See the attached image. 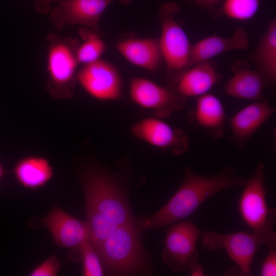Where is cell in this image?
Masks as SVG:
<instances>
[{
  "label": "cell",
  "mask_w": 276,
  "mask_h": 276,
  "mask_svg": "<svg viewBox=\"0 0 276 276\" xmlns=\"http://www.w3.org/2000/svg\"><path fill=\"white\" fill-rule=\"evenodd\" d=\"M79 179L89 237L95 247L118 226L134 222L126 189L118 177L101 168L90 167L81 172Z\"/></svg>",
  "instance_id": "cell-1"
},
{
  "label": "cell",
  "mask_w": 276,
  "mask_h": 276,
  "mask_svg": "<svg viewBox=\"0 0 276 276\" xmlns=\"http://www.w3.org/2000/svg\"><path fill=\"white\" fill-rule=\"evenodd\" d=\"M246 180L231 165L209 176L199 175L186 167L183 181L169 201L152 215L135 221V227L141 233L182 221L209 198L225 189L244 186Z\"/></svg>",
  "instance_id": "cell-2"
},
{
  "label": "cell",
  "mask_w": 276,
  "mask_h": 276,
  "mask_svg": "<svg viewBox=\"0 0 276 276\" xmlns=\"http://www.w3.org/2000/svg\"><path fill=\"white\" fill-rule=\"evenodd\" d=\"M135 221L118 226L97 249L105 274L113 275L150 273V258L139 237Z\"/></svg>",
  "instance_id": "cell-3"
},
{
  "label": "cell",
  "mask_w": 276,
  "mask_h": 276,
  "mask_svg": "<svg viewBox=\"0 0 276 276\" xmlns=\"http://www.w3.org/2000/svg\"><path fill=\"white\" fill-rule=\"evenodd\" d=\"M48 40L47 69L48 80L45 88L54 100L73 97L77 83L79 64L77 49L78 38L61 37L54 33L47 35Z\"/></svg>",
  "instance_id": "cell-4"
},
{
  "label": "cell",
  "mask_w": 276,
  "mask_h": 276,
  "mask_svg": "<svg viewBox=\"0 0 276 276\" xmlns=\"http://www.w3.org/2000/svg\"><path fill=\"white\" fill-rule=\"evenodd\" d=\"M179 11L177 3L166 2L159 6L157 13L161 25L158 41L166 66V80L171 89L189 68L192 47L185 31L175 19Z\"/></svg>",
  "instance_id": "cell-5"
},
{
  "label": "cell",
  "mask_w": 276,
  "mask_h": 276,
  "mask_svg": "<svg viewBox=\"0 0 276 276\" xmlns=\"http://www.w3.org/2000/svg\"><path fill=\"white\" fill-rule=\"evenodd\" d=\"M265 167L258 162L252 176L247 179L238 202L239 214L253 232L276 240L273 229L276 222V210L269 208L266 200Z\"/></svg>",
  "instance_id": "cell-6"
},
{
  "label": "cell",
  "mask_w": 276,
  "mask_h": 276,
  "mask_svg": "<svg viewBox=\"0 0 276 276\" xmlns=\"http://www.w3.org/2000/svg\"><path fill=\"white\" fill-rule=\"evenodd\" d=\"M201 237L202 245L208 250L216 252L224 249L244 275H251L254 257L261 245H276V240L253 232L219 234L208 230Z\"/></svg>",
  "instance_id": "cell-7"
},
{
  "label": "cell",
  "mask_w": 276,
  "mask_h": 276,
  "mask_svg": "<svg viewBox=\"0 0 276 276\" xmlns=\"http://www.w3.org/2000/svg\"><path fill=\"white\" fill-rule=\"evenodd\" d=\"M202 233L190 220H182L170 227L165 237L162 259L172 270L189 269L198 261L197 243Z\"/></svg>",
  "instance_id": "cell-8"
},
{
  "label": "cell",
  "mask_w": 276,
  "mask_h": 276,
  "mask_svg": "<svg viewBox=\"0 0 276 276\" xmlns=\"http://www.w3.org/2000/svg\"><path fill=\"white\" fill-rule=\"evenodd\" d=\"M76 80L86 94L97 100L112 101L122 97L123 82L119 71L101 58L83 65L78 70Z\"/></svg>",
  "instance_id": "cell-9"
},
{
  "label": "cell",
  "mask_w": 276,
  "mask_h": 276,
  "mask_svg": "<svg viewBox=\"0 0 276 276\" xmlns=\"http://www.w3.org/2000/svg\"><path fill=\"white\" fill-rule=\"evenodd\" d=\"M114 0H57L51 9L50 20L60 30L66 25H77L88 28L101 36L100 21Z\"/></svg>",
  "instance_id": "cell-10"
},
{
  "label": "cell",
  "mask_w": 276,
  "mask_h": 276,
  "mask_svg": "<svg viewBox=\"0 0 276 276\" xmlns=\"http://www.w3.org/2000/svg\"><path fill=\"white\" fill-rule=\"evenodd\" d=\"M132 101L141 108L152 110L157 117H170L182 109L187 98L168 87L142 77H133L129 84Z\"/></svg>",
  "instance_id": "cell-11"
},
{
  "label": "cell",
  "mask_w": 276,
  "mask_h": 276,
  "mask_svg": "<svg viewBox=\"0 0 276 276\" xmlns=\"http://www.w3.org/2000/svg\"><path fill=\"white\" fill-rule=\"evenodd\" d=\"M39 222L49 230L55 244L71 250V259L78 257L80 248L89 237L86 222L70 215L58 205L54 206Z\"/></svg>",
  "instance_id": "cell-12"
},
{
  "label": "cell",
  "mask_w": 276,
  "mask_h": 276,
  "mask_svg": "<svg viewBox=\"0 0 276 276\" xmlns=\"http://www.w3.org/2000/svg\"><path fill=\"white\" fill-rule=\"evenodd\" d=\"M131 132L139 140L176 155L185 153L190 147L189 137L183 131L173 128L158 117L142 119L132 126Z\"/></svg>",
  "instance_id": "cell-13"
},
{
  "label": "cell",
  "mask_w": 276,
  "mask_h": 276,
  "mask_svg": "<svg viewBox=\"0 0 276 276\" xmlns=\"http://www.w3.org/2000/svg\"><path fill=\"white\" fill-rule=\"evenodd\" d=\"M116 48L130 63L150 72H154L163 61L158 39L137 37L128 32L118 39Z\"/></svg>",
  "instance_id": "cell-14"
},
{
  "label": "cell",
  "mask_w": 276,
  "mask_h": 276,
  "mask_svg": "<svg viewBox=\"0 0 276 276\" xmlns=\"http://www.w3.org/2000/svg\"><path fill=\"white\" fill-rule=\"evenodd\" d=\"M275 112L266 100L256 101L241 109L230 119L231 139L241 150Z\"/></svg>",
  "instance_id": "cell-15"
},
{
  "label": "cell",
  "mask_w": 276,
  "mask_h": 276,
  "mask_svg": "<svg viewBox=\"0 0 276 276\" xmlns=\"http://www.w3.org/2000/svg\"><path fill=\"white\" fill-rule=\"evenodd\" d=\"M226 113L221 101L215 95L198 97L195 107L188 116V122L205 131L212 139H221L224 133Z\"/></svg>",
  "instance_id": "cell-16"
},
{
  "label": "cell",
  "mask_w": 276,
  "mask_h": 276,
  "mask_svg": "<svg viewBox=\"0 0 276 276\" xmlns=\"http://www.w3.org/2000/svg\"><path fill=\"white\" fill-rule=\"evenodd\" d=\"M249 44L248 34L242 27L237 28L232 35L228 37L216 34L209 36L192 45L189 68L198 62L210 60L220 54L247 49Z\"/></svg>",
  "instance_id": "cell-17"
},
{
  "label": "cell",
  "mask_w": 276,
  "mask_h": 276,
  "mask_svg": "<svg viewBox=\"0 0 276 276\" xmlns=\"http://www.w3.org/2000/svg\"><path fill=\"white\" fill-rule=\"evenodd\" d=\"M221 77L214 61L211 59L202 61L188 69L172 90L186 98L198 97L208 93Z\"/></svg>",
  "instance_id": "cell-18"
},
{
  "label": "cell",
  "mask_w": 276,
  "mask_h": 276,
  "mask_svg": "<svg viewBox=\"0 0 276 276\" xmlns=\"http://www.w3.org/2000/svg\"><path fill=\"white\" fill-rule=\"evenodd\" d=\"M231 70L234 75L224 86V90L228 96L255 101L266 100L263 95L264 81L257 70L251 68L248 61H237Z\"/></svg>",
  "instance_id": "cell-19"
},
{
  "label": "cell",
  "mask_w": 276,
  "mask_h": 276,
  "mask_svg": "<svg viewBox=\"0 0 276 276\" xmlns=\"http://www.w3.org/2000/svg\"><path fill=\"white\" fill-rule=\"evenodd\" d=\"M13 174L22 187L35 190L44 187L52 178L54 169L47 158L28 155L19 159L15 164Z\"/></svg>",
  "instance_id": "cell-20"
},
{
  "label": "cell",
  "mask_w": 276,
  "mask_h": 276,
  "mask_svg": "<svg viewBox=\"0 0 276 276\" xmlns=\"http://www.w3.org/2000/svg\"><path fill=\"white\" fill-rule=\"evenodd\" d=\"M262 76L265 86H273L276 81V19L268 24L258 46L250 56Z\"/></svg>",
  "instance_id": "cell-21"
},
{
  "label": "cell",
  "mask_w": 276,
  "mask_h": 276,
  "mask_svg": "<svg viewBox=\"0 0 276 276\" xmlns=\"http://www.w3.org/2000/svg\"><path fill=\"white\" fill-rule=\"evenodd\" d=\"M79 34L82 40L77 49L79 63L85 65L101 59L107 50V45L101 36L92 30L83 27L79 28Z\"/></svg>",
  "instance_id": "cell-22"
},
{
  "label": "cell",
  "mask_w": 276,
  "mask_h": 276,
  "mask_svg": "<svg viewBox=\"0 0 276 276\" xmlns=\"http://www.w3.org/2000/svg\"><path fill=\"white\" fill-rule=\"evenodd\" d=\"M78 257L82 263V275L102 276L105 274L101 259L90 237L80 248Z\"/></svg>",
  "instance_id": "cell-23"
},
{
  "label": "cell",
  "mask_w": 276,
  "mask_h": 276,
  "mask_svg": "<svg viewBox=\"0 0 276 276\" xmlns=\"http://www.w3.org/2000/svg\"><path fill=\"white\" fill-rule=\"evenodd\" d=\"M261 0H225L223 13L234 19L245 20L252 18L257 12Z\"/></svg>",
  "instance_id": "cell-24"
},
{
  "label": "cell",
  "mask_w": 276,
  "mask_h": 276,
  "mask_svg": "<svg viewBox=\"0 0 276 276\" xmlns=\"http://www.w3.org/2000/svg\"><path fill=\"white\" fill-rule=\"evenodd\" d=\"M61 263L57 256L54 255L39 264L29 273L30 276H56L58 275Z\"/></svg>",
  "instance_id": "cell-25"
},
{
  "label": "cell",
  "mask_w": 276,
  "mask_h": 276,
  "mask_svg": "<svg viewBox=\"0 0 276 276\" xmlns=\"http://www.w3.org/2000/svg\"><path fill=\"white\" fill-rule=\"evenodd\" d=\"M276 245L267 246L268 254L263 261L260 270L261 276L276 275Z\"/></svg>",
  "instance_id": "cell-26"
},
{
  "label": "cell",
  "mask_w": 276,
  "mask_h": 276,
  "mask_svg": "<svg viewBox=\"0 0 276 276\" xmlns=\"http://www.w3.org/2000/svg\"><path fill=\"white\" fill-rule=\"evenodd\" d=\"M57 1V0H35L34 9L40 14H48L52 9V4L56 3Z\"/></svg>",
  "instance_id": "cell-27"
},
{
  "label": "cell",
  "mask_w": 276,
  "mask_h": 276,
  "mask_svg": "<svg viewBox=\"0 0 276 276\" xmlns=\"http://www.w3.org/2000/svg\"><path fill=\"white\" fill-rule=\"evenodd\" d=\"M199 7L208 10H212L220 0H186Z\"/></svg>",
  "instance_id": "cell-28"
},
{
  "label": "cell",
  "mask_w": 276,
  "mask_h": 276,
  "mask_svg": "<svg viewBox=\"0 0 276 276\" xmlns=\"http://www.w3.org/2000/svg\"><path fill=\"white\" fill-rule=\"evenodd\" d=\"M192 276H202L204 275L203 266L198 261L194 263L189 268Z\"/></svg>",
  "instance_id": "cell-29"
},
{
  "label": "cell",
  "mask_w": 276,
  "mask_h": 276,
  "mask_svg": "<svg viewBox=\"0 0 276 276\" xmlns=\"http://www.w3.org/2000/svg\"><path fill=\"white\" fill-rule=\"evenodd\" d=\"M119 1L124 6H128L132 3L133 0H119Z\"/></svg>",
  "instance_id": "cell-30"
},
{
  "label": "cell",
  "mask_w": 276,
  "mask_h": 276,
  "mask_svg": "<svg viewBox=\"0 0 276 276\" xmlns=\"http://www.w3.org/2000/svg\"><path fill=\"white\" fill-rule=\"evenodd\" d=\"M4 172L5 171L4 167L1 162H0V181L4 175Z\"/></svg>",
  "instance_id": "cell-31"
}]
</instances>
